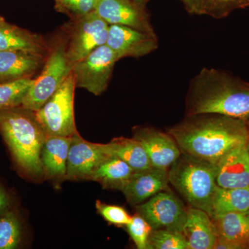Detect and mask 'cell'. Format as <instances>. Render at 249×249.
<instances>
[{"label":"cell","mask_w":249,"mask_h":249,"mask_svg":"<svg viewBox=\"0 0 249 249\" xmlns=\"http://www.w3.org/2000/svg\"><path fill=\"white\" fill-rule=\"evenodd\" d=\"M147 249H188V245L182 232L158 229L150 232Z\"/></svg>","instance_id":"484cf974"},{"label":"cell","mask_w":249,"mask_h":249,"mask_svg":"<svg viewBox=\"0 0 249 249\" xmlns=\"http://www.w3.org/2000/svg\"><path fill=\"white\" fill-rule=\"evenodd\" d=\"M104 149L109 157L120 159L135 171L147 169L152 166L145 149L135 139L115 138L104 144Z\"/></svg>","instance_id":"7402d4cb"},{"label":"cell","mask_w":249,"mask_h":249,"mask_svg":"<svg viewBox=\"0 0 249 249\" xmlns=\"http://www.w3.org/2000/svg\"><path fill=\"white\" fill-rule=\"evenodd\" d=\"M135 207L137 213L148 222L152 230L168 229L182 232L187 209L170 192H160Z\"/></svg>","instance_id":"9c48e42d"},{"label":"cell","mask_w":249,"mask_h":249,"mask_svg":"<svg viewBox=\"0 0 249 249\" xmlns=\"http://www.w3.org/2000/svg\"><path fill=\"white\" fill-rule=\"evenodd\" d=\"M0 51H23L46 55L49 49L37 34L11 25L0 17Z\"/></svg>","instance_id":"d6986e66"},{"label":"cell","mask_w":249,"mask_h":249,"mask_svg":"<svg viewBox=\"0 0 249 249\" xmlns=\"http://www.w3.org/2000/svg\"><path fill=\"white\" fill-rule=\"evenodd\" d=\"M76 88L71 71L53 96L35 111L47 136L71 137L78 133L74 116Z\"/></svg>","instance_id":"5b68a950"},{"label":"cell","mask_w":249,"mask_h":249,"mask_svg":"<svg viewBox=\"0 0 249 249\" xmlns=\"http://www.w3.org/2000/svg\"><path fill=\"white\" fill-rule=\"evenodd\" d=\"M73 67L67 58V44L60 42L54 45L50 52L49 50L42 72L34 79L21 107L38 110L60 88L71 73Z\"/></svg>","instance_id":"8992f818"},{"label":"cell","mask_w":249,"mask_h":249,"mask_svg":"<svg viewBox=\"0 0 249 249\" xmlns=\"http://www.w3.org/2000/svg\"><path fill=\"white\" fill-rule=\"evenodd\" d=\"M108 157L105 151L104 144L88 142L78 132L72 137L65 180H89L98 165Z\"/></svg>","instance_id":"8fae6325"},{"label":"cell","mask_w":249,"mask_h":249,"mask_svg":"<svg viewBox=\"0 0 249 249\" xmlns=\"http://www.w3.org/2000/svg\"><path fill=\"white\" fill-rule=\"evenodd\" d=\"M186 11L193 15H204L206 4L209 0H179Z\"/></svg>","instance_id":"4dcf8cb0"},{"label":"cell","mask_w":249,"mask_h":249,"mask_svg":"<svg viewBox=\"0 0 249 249\" xmlns=\"http://www.w3.org/2000/svg\"><path fill=\"white\" fill-rule=\"evenodd\" d=\"M0 17H1V16H0Z\"/></svg>","instance_id":"d590c367"},{"label":"cell","mask_w":249,"mask_h":249,"mask_svg":"<svg viewBox=\"0 0 249 249\" xmlns=\"http://www.w3.org/2000/svg\"><path fill=\"white\" fill-rule=\"evenodd\" d=\"M0 132L18 166L32 178L42 177L41 152L47 135L35 111L21 106L0 110Z\"/></svg>","instance_id":"3957f363"},{"label":"cell","mask_w":249,"mask_h":249,"mask_svg":"<svg viewBox=\"0 0 249 249\" xmlns=\"http://www.w3.org/2000/svg\"><path fill=\"white\" fill-rule=\"evenodd\" d=\"M45 57L23 51H0V83L31 78L44 66Z\"/></svg>","instance_id":"2e32d148"},{"label":"cell","mask_w":249,"mask_h":249,"mask_svg":"<svg viewBox=\"0 0 249 249\" xmlns=\"http://www.w3.org/2000/svg\"><path fill=\"white\" fill-rule=\"evenodd\" d=\"M98 0H55V8L71 18V20L94 12Z\"/></svg>","instance_id":"4316f807"},{"label":"cell","mask_w":249,"mask_h":249,"mask_svg":"<svg viewBox=\"0 0 249 249\" xmlns=\"http://www.w3.org/2000/svg\"><path fill=\"white\" fill-rule=\"evenodd\" d=\"M217 232L222 237L238 246L240 249L249 247V214L229 213L211 217Z\"/></svg>","instance_id":"ffe728a7"},{"label":"cell","mask_w":249,"mask_h":249,"mask_svg":"<svg viewBox=\"0 0 249 249\" xmlns=\"http://www.w3.org/2000/svg\"><path fill=\"white\" fill-rule=\"evenodd\" d=\"M247 149H248V150L249 152V133L248 139H247Z\"/></svg>","instance_id":"836d02e7"},{"label":"cell","mask_w":249,"mask_h":249,"mask_svg":"<svg viewBox=\"0 0 249 249\" xmlns=\"http://www.w3.org/2000/svg\"><path fill=\"white\" fill-rule=\"evenodd\" d=\"M117 55L107 45L101 46L76 62L72 73L76 88H83L95 96L107 89Z\"/></svg>","instance_id":"52a82bcc"},{"label":"cell","mask_w":249,"mask_h":249,"mask_svg":"<svg viewBox=\"0 0 249 249\" xmlns=\"http://www.w3.org/2000/svg\"><path fill=\"white\" fill-rule=\"evenodd\" d=\"M133 1H135L137 4L141 5V6L145 7V5H146L147 1H150V0H133Z\"/></svg>","instance_id":"d6a6232c"},{"label":"cell","mask_w":249,"mask_h":249,"mask_svg":"<svg viewBox=\"0 0 249 249\" xmlns=\"http://www.w3.org/2000/svg\"><path fill=\"white\" fill-rule=\"evenodd\" d=\"M248 120L217 114L186 116L168 129L181 153L215 165L232 149L246 145Z\"/></svg>","instance_id":"6da1fadb"},{"label":"cell","mask_w":249,"mask_h":249,"mask_svg":"<svg viewBox=\"0 0 249 249\" xmlns=\"http://www.w3.org/2000/svg\"><path fill=\"white\" fill-rule=\"evenodd\" d=\"M200 114L249 120V83L222 70L202 69L191 80L186 97V116Z\"/></svg>","instance_id":"7a4b0ae2"},{"label":"cell","mask_w":249,"mask_h":249,"mask_svg":"<svg viewBox=\"0 0 249 249\" xmlns=\"http://www.w3.org/2000/svg\"><path fill=\"white\" fill-rule=\"evenodd\" d=\"M125 227L137 249H147L149 237L152 230L148 222L137 213Z\"/></svg>","instance_id":"83f0119b"},{"label":"cell","mask_w":249,"mask_h":249,"mask_svg":"<svg viewBox=\"0 0 249 249\" xmlns=\"http://www.w3.org/2000/svg\"><path fill=\"white\" fill-rule=\"evenodd\" d=\"M168 178L191 207L210 214L217 187L213 163L181 153L170 167Z\"/></svg>","instance_id":"277c9868"},{"label":"cell","mask_w":249,"mask_h":249,"mask_svg":"<svg viewBox=\"0 0 249 249\" xmlns=\"http://www.w3.org/2000/svg\"><path fill=\"white\" fill-rule=\"evenodd\" d=\"M130 165L115 157H108L94 170L89 180L101 183L107 189L121 191L133 175Z\"/></svg>","instance_id":"44dd1931"},{"label":"cell","mask_w":249,"mask_h":249,"mask_svg":"<svg viewBox=\"0 0 249 249\" xmlns=\"http://www.w3.org/2000/svg\"><path fill=\"white\" fill-rule=\"evenodd\" d=\"M96 208L98 213L109 224L119 227H126L132 220V217L122 206L105 204L98 200Z\"/></svg>","instance_id":"f546056e"},{"label":"cell","mask_w":249,"mask_h":249,"mask_svg":"<svg viewBox=\"0 0 249 249\" xmlns=\"http://www.w3.org/2000/svg\"><path fill=\"white\" fill-rule=\"evenodd\" d=\"M71 137L47 136L41 152L43 174L54 181L65 180Z\"/></svg>","instance_id":"ac0fdd59"},{"label":"cell","mask_w":249,"mask_h":249,"mask_svg":"<svg viewBox=\"0 0 249 249\" xmlns=\"http://www.w3.org/2000/svg\"><path fill=\"white\" fill-rule=\"evenodd\" d=\"M214 165L217 186L224 188L249 187V152L247 144L232 149Z\"/></svg>","instance_id":"9a60e30c"},{"label":"cell","mask_w":249,"mask_h":249,"mask_svg":"<svg viewBox=\"0 0 249 249\" xmlns=\"http://www.w3.org/2000/svg\"><path fill=\"white\" fill-rule=\"evenodd\" d=\"M133 138L145 149L152 166L169 170L181 152L178 144L168 133L149 127H136Z\"/></svg>","instance_id":"4fadbf2b"},{"label":"cell","mask_w":249,"mask_h":249,"mask_svg":"<svg viewBox=\"0 0 249 249\" xmlns=\"http://www.w3.org/2000/svg\"><path fill=\"white\" fill-rule=\"evenodd\" d=\"M34 82L27 78L0 83V110L20 107Z\"/></svg>","instance_id":"cb8c5ba5"},{"label":"cell","mask_w":249,"mask_h":249,"mask_svg":"<svg viewBox=\"0 0 249 249\" xmlns=\"http://www.w3.org/2000/svg\"><path fill=\"white\" fill-rule=\"evenodd\" d=\"M249 6V0H209L204 15L221 19L227 17L236 9Z\"/></svg>","instance_id":"f1b7e54d"},{"label":"cell","mask_w":249,"mask_h":249,"mask_svg":"<svg viewBox=\"0 0 249 249\" xmlns=\"http://www.w3.org/2000/svg\"><path fill=\"white\" fill-rule=\"evenodd\" d=\"M182 233L188 249H213L217 234L212 219L202 210L191 207L187 209Z\"/></svg>","instance_id":"e0dca14e"},{"label":"cell","mask_w":249,"mask_h":249,"mask_svg":"<svg viewBox=\"0 0 249 249\" xmlns=\"http://www.w3.org/2000/svg\"><path fill=\"white\" fill-rule=\"evenodd\" d=\"M249 209V187L224 188L217 186L211 204L210 217L229 213H247Z\"/></svg>","instance_id":"603a6c76"},{"label":"cell","mask_w":249,"mask_h":249,"mask_svg":"<svg viewBox=\"0 0 249 249\" xmlns=\"http://www.w3.org/2000/svg\"><path fill=\"white\" fill-rule=\"evenodd\" d=\"M20 223L14 213L0 214V249L17 248L21 242Z\"/></svg>","instance_id":"d4e9b609"},{"label":"cell","mask_w":249,"mask_h":249,"mask_svg":"<svg viewBox=\"0 0 249 249\" xmlns=\"http://www.w3.org/2000/svg\"><path fill=\"white\" fill-rule=\"evenodd\" d=\"M116 53L119 60L121 58H141L155 52L159 47L157 35L125 27L109 25L107 43Z\"/></svg>","instance_id":"7c38bea8"},{"label":"cell","mask_w":249,"mask_h":249,"mask_svg":"<svg viewBox=\"0 0 249 249\" xmlns=\"http://www.w3.org/2000/svg\"><path fill=\"white\" fill-rule=\"evenodd\" d=\"M9 204V197L0 187V214L4 213L7 211Z\"/></svg>","instance_id":"1f68e13d"},{"label":"cell","mask_w":249,"mask_h":249,"mask_svg":"<svg viewBox=\"0 0 249 249\" xmlns=\"http://www.w3.org/2000/svg\"><path fill=\"white\" fill-rule=\"evenodd\" d=\"M73 21L67 43V56L72 65L94 49L107 43L109 24L96 11Z\"/></svg>","instance_id":"ba28073f"},{"label":"cell","mask_w":249,"mask_h":249,"mask_svg":"<svg viewBox=\"0 0 249 249\" xmlns=\"http://www.w3.org/2000/svg\"><path fill=\"white\" fill-rule=\"evenodd\" d=\"M95 11L109 25L125 26L156 35L145 7L133 0H98Z\"/></svg>","instance_id":"30bf717a"},{"label":"cell","mask_w":249,"mask_h":249,"mask_svg":"<svg viewBox=\"0 0 249 249\" xmlns=\"http://www.w3.org/2000/svg\"><path fill=\"white\" fill-rule=\"evenodd\" d=\"M247 213H248L249 214V209L248 212H247Z\"/></svg>","instance_id":"e575fe53"},{"label":"cell","mask_w":249,"mask_h":249,"mask_svg":"<svg viewBox=\"0 0 249 249\" xmlns=\"http://www.w3.org/2000/svg\"><path fill=\"white\" fill-rule=\"evenodd\" d=\"M168 183V170L152 166L147 169L134 171L121 191L127 202L136 206L157 193L166 191Z\"/></svg>","instance_id":"5bb4252c"}]
</instances>
